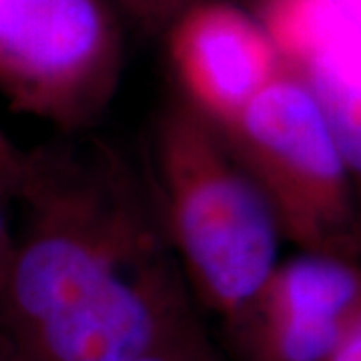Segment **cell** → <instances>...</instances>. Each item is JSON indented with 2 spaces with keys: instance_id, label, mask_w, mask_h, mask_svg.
I'll list each match as a JSON object with an SVG mask.
<instances>
[{
  "instance_id": "8992f818",
  "label": "cell",
  "mask_w": 361,
  "mask_h": 361,
  "mask_svg": "<svg viewBox=\"0 0 361 361\" xmlns=\"http://www.w3.org/2000/svg\"><path fill=\"white\" fill-rule=\"evenodd\" d=\"M171 59L183 99L227 127L279 71L263 26L225 2H193L175 18Z\"/></svg>"
},
{
  "instance_id": "ba28073f",
  "label": "cell",
  "mask_w": 361,
  "mask_h": 361,
  "mask_svg": "<svg viewBox=\"0 0 361 361\" xmlns=\"http://www.w3.org/2000/svg\"><path fill=\"white\" fill-rule=\"evenodd\" d=\"M133 361H219L209 345L199 325L193 323L180 334L173 336L161 345L139 355Z\"/></svg>"
},
{
  "instance_id": "7a4b0ae2",
  "label": "cell",
  "mask_w": 361,
  "mask_h": 361,
  "mask_svg": "<svg viewBox=\"0 0 361 361\" xmlns=\"http://www.w3.org/2000/svg\"><path fill=\"white\" fill-rule=\"evenodd\" d=\"M147 177L185 281L235 331L279 265L269 201L219 127L183 97L157 115Z\"/></svg>"
},
{
  "instance_id": "8fae6325",
  "label": "cell",
  "mask_w": 361,
  "mask_h": 361,
  "mask_svg": "<svg viewBox=\"0 0 361 361\" xmlns=\"http://www.w3.org/2000/svg\"><path fill=\"white\" fill-rule=\"evenodd\" d=\"M325 361H361V310L349 322L339 343Z\"/></svg>"
},
{
  "instance_id": "30bf717a",
  "label": "cell",
  "mask_w": 361,
  "mask_h": 361,
  "mask_svg": "<svg viewBox=\"0 0 361 361\" xmlns=\"http://www.w3.org/2000/svg\"><path fill=\"white\" fill-rule=\"evenodd\" d=\"M133 16L145 25H159L165 20H175L195 0H118Z\"/></svg>"
},
{
  "instance_id": "52a82bcc",
  "label": "cell",
  "mask_w": 361,
  "mask_h": 361,
  "mask_svg": "<svg viewBox=\"0 0 361 361\" xmlns=\"http://www.w3.org/2000/svg\"><path fill=\"white\" fill-rule=\"evenodd\" d=\"M311 90L348 167L361 215V59L334 49H307L285 59Z\"/></svg>"
},
{
  "instance_id": "277c9868",
  "label": "cell",
  "mask_w": 361,
  "mask_h": 361,
  "mask_svg": "<svg viewBox=\"0 0 361 361\" xmlns=\"http://www.w3.org/2000/svg\"><path fill=\"white\" fill-rule=\"evenodd\" d=\"M116 80L118 44L101 0H0V92L16 113L80 133Z\"/></svg>"
},
{
  "instance_id": "5b68a950",
  "label": "cell",
  "mask_w": 361,
  "mask_h": 361,
  "mask_svg": "<svg viewBox=\"0 0 361 361\" xmlns=\"http://www.w3.org/2000/svg\"><path fill=\"white\" fill-rule=\"evenodd\" d=\"M360 310V267L305 253L277 265L235 336L253 361H325Z\"/></svg>"
},
{
  "instance_id": "3957f363",
  "label": "cell",
  "mask_w": 361,
  "mask_h": 361,
  "mask_svg": "<svg viewBox=\"0 0 361 361\" xmlns=\"http://www.w3.org/2000/svg\"><path fill=\"white\" fill-rule=\"evenodd\" d=\"M233 153L269 201L279 229L305 253L351 259L361 215L348 167L307 85L279 71L227 127Z\"/></svg>"
},
{
  "instance_id": "4fadbf2b",
  "label": "cell",
  "mask_w": 361,
  "mask_h": 361,
  "mask_svg": "<svg viewBox=\"0 0 361 361\" xmlns=\"http://www.w3.org/2000/svg\"><path fill=\"white\" fill-rule=\"evenodd\" d=\"M0 361H25L18 349L13 345V341L2 331H0Z\"/></svg>"
},
{
  "instance_id": "5bb4252c",
  "label": "cell",
  "mask_w": 361,
  "mask_h": 361,
  "mask_svg": "<svg viewBox=\"0 0 361 361\" xmlns=\"http://www.w3.org/2000/svg\"><path fill=\"white\" fill-rule=\"evenodd\" d=\"M339 4H343V6H349V8H353V11H360L361 13V0H336Z\"/></svg>"
},
{
  "instance_id": "9c48e42d",
  "label": "cell",
  "mask_w": 361,
  "mask_h": 361,
  "mask_svg": "<svg viewBox=\"0 0 361 361\" xmlns=\"http://www.w3.org/2000/svg\"><path fill=\"white\" fill-rule=\"evenodd\" d=\"M18 167H20V161L14 167L0 165V279L13 251L14 227H16L14 225V207H16L14 185H16Z\"/></svg>"
},
{
  "instance_id": "7c38bea8",
  "label": "cell",
  "mask_w": 361,
  "mask_h": 361,
  "mask_svg": "<svg viewBox=\"0 0 361 361\" xmlns=\"http://www.w3.org/2000/svg\"><path fill=\"white\" fill-rule=\"evenodd\" d=\"M20 153H23V151H18L13 145V141H11V139L2 133V129H0V165H8V167L18 165Z\"/></svg>"
},
{
  "instance_id": "6da1fadb",
  "label": "cell",
  "mask_w": 361,
  "mask_h": 361,
  "mask_svg": "<svg viewBox=\"0 0 361 361\" xmlns=\"http://www.w3.org/2000/svg\"><path fill=\"white\" fill-rule=\"evenodd\" d=\"M0 331L25 361H133L193 325L147 175L99 137L20 155Z\"/></svg>"
}]
</instances>
